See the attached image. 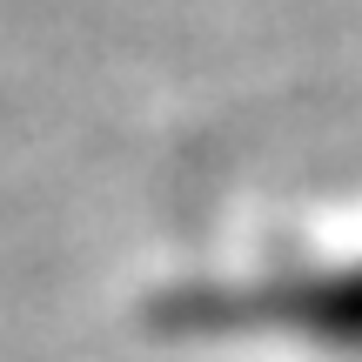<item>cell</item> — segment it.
<instances>
[{
  "label": "cell",
  "instance_id": "obj_1",
  "mask_svg": "<svg viewBox=\"0 0 362 362\" xmlns=\"http://www.w3.org/2000/svg\"><path fill=\"white\" fill-rule=\"evenodd\" d=\"M148 336L235 362H362V221L194 262L148 296Z\"/></svg>",
  "mask_w": 362,
  "mask_h": 362
}]
</instances>
